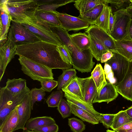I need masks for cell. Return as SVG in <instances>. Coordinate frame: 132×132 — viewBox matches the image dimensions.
<instances>
[{
  "label": "cell",
  "instance_id": "obj_1",
  "mask_svg": "<svg viewBox=\"0 0 132 132\" xmlns=\"http://www.w3.org/2000/svg\"><path fill=\"white\" fill-rule=\"evenodd\" d=\"M54 44L43 41L17 46L16 55L42 64L51 69L71 68L62 58Z\"/></svg>",
  "mask_w": 132,
  "mask_h": 132
},
{
  "label": "cell",
  "instance_id": "obj_2",
  "mask_svg": "<svg viewBox=\"0 0 132 132\" xmlns=\"http://www.w3.org/2000/svg\"><path fill=\"white\" fill-rule=\"evenodd\" d=\"M36 0H1L0 10L8 13L12 21L20 23L26 22L35 16L39 6Z\"/></svg>",
  "mask_w": 132,
  "mask_h": 132
},
{
  "label": "cell",
  "instance_id": "obj_3",
  "mask_svg": "<svg viewBox=\"0 0 132 132\" xmlns=\"http://www.w3.org/2000/svg\"><path fill=\"white\" fill-rule=\"evenodd\" d=\"M30 90L27 87L18 94L14 95L5 87L0 88V125L9 113L22 103Z\"/></svg>",
  "mask_w": 132,
  "mask_h": 132
},
{
  "label": "cell",
  "instance_id": "obj_4",
  "mask_svg": "<svg viewBox=\"0 0 132 132\" xmlns=\"http://www.w3.org/2000/svg\"><path fill=\"white\" fill-rule=\"evenodd\" d=\"M18 60L23 73L33 80L40 82L54 79L52 69L46 66L21 56Z\"/></svg>",
  "mask_w": 132,
  "mask_h": 132
},
{
  "label": "cell",
  "instance_id": "obj_5",
  "mask_svg": "<svg viewBox=\"0 0 132 132\" xmlns=\"http://www.w3.org/2000/svg\"><path fill=\"white\" fill-rule=\"evenodd\" d=\"M68 50L74 69L82 73L91 71L95 62L93 61L94 56L89 48L81 51L73 43Z\"/></svg>",
  "mask_w": 132,
  "mask_h": 132
},
{
  "label": "cell",
  "instance_id": "obj_6",
  "mask_svg": "<svg viewBox=\"0 0 132 132\" xmlns=\"http://www.w3.org/2000/svg\"><path fill=\"white\" fill-rule=\"evenodd\" d=\"M11 23L8 38L17 46L42 41L21 23L12 21Z\"/></svg>",
  "mask_w": 132,
  "mask_h": 132
},
{
  "label": "cell",
  "instance_id": "obj_7",
  "mask_svg": "<svg viewBox=\"0 0 132 132\" xmlns=\"http://www.w3.org/2000/svg\"><path fill=\"white\" fill-rule=\"evenodd\" d=\"M115 23L110 35L116 40L128 39V31L131 16L127 9L119 10L113 12Z\"/></svg>",
  "mask_w": 132,
  "mask_h": 132
},
{
  "label": "cell",
  "instance_id": "obj_8",
  "mask_svg": "<svg viewBox=\"0 0 132 132\" xmlns=\"http://www.w3.org/2000/svg\"><path fill=\"white\" fill-rule=\"evenodd\" d=\"M20 23L43 41L57 46L63 45L57 36L52 31H48L39 24L30 21Z\"/></svg>",
  "mask_w": 132,
  "mask_h": 132
},
{
  "label": "cell",
  "instance_id": "obj_9",
  "mask_svg": "<svg viewBox=\"0 0 132 132\" xmlns=\"http://www.w3.org/2000/svg\"><path fill=\"white\" fill-rule=\"evenodd\" d=\"M113 52V56L105 63L111 67L116 80V84L121 82L124 78L128 69L129 61L119 53Z\"/></svg>",
  "mask_w": 132,
  "mask_h": 132
},
{
  "label": "cell",
  "instance_id": "obj_10",
  "mask_svg": "<svg viewBox=\"0 0 132 132\" xmlns=\"http://www.w3.org/2000/svg\"><path fill=\"white\" fill-rule=\"evenodd\" d=\"M61 24V27L68 32L71 30L78 31L86 29L90 25V23L78 17L66 13L56 12Z\"/></svg>",
  "mask_w": 132,
  "mask_h": 132
},
{
  "label": "cell",
  "instance_id": "obj_11",
  "mask_svg": "<svg viewBox=\"0 0 132 132\" xmlns=\"http://www.w3.org/2000/svg\"><path fill=\"white\" fill-rule=\"evenodd\" d=\"M85 31L88 35L94 38L109 50L112 52L116 50L115 40L103 29L91 24Z\"/></svg>",
  "mask_w": 132,
  "mask_h": 132
},
{
  "label": "cell",
  "instance_id": "obj_12",
  "mask_svg": "<svg viewBox=\"0 0 132 132\" xmlns=\"http://www.w3.org/2000/svg\"><path fill=\"white\" fill-rule=\"evenodd\" d=\"M17 46L8 38L6 42L0 49V81H1L6 67L16 55Z\"/></svg>",
  "mask_w": 132,
  "mask_h": 132
},
{
  "label": "cell",
  "instance_id": "obj_13",
  "mask_svg": "<svg viewBox=\"0 0 132 132\" xmlns=\"http://www.w3.org/2000/svg\"><path fill=\"white\" fill-rule=\"evenodd\" d=\"M83 97V101L93 106V101L97 92L95 84L91 76L85 78L78 77Z\"/></svg>",
  "mask_w": 132,
  "mask_h": 132
},
{
  "label": "cell",
  "instance_id": "obj_14",
  "mask_svg": "<svg viewBox=\"0 0 132 132\" xmlns=\"http://www.w3.org/2000/svg\"><path fill=\"white\" fill-rule=\"evenodd\" d=\"M17 110L19 121L14 131L20 129H25V125L30 118L32 110L30 93L26 95L21 103L17 106Z\"/></svg>",
  "mask_w": 132,
  "mask_h": 132
},
{
  "label": "cell",
  "instance_id": "obj_15",
  "mask_svg": "<svg viewBox=\"0 0 132 132\" xmlns=\"http://www.w3.org/2000/svg\"><path fill=\"white\" fill-rule=\"evenodd\" d=\"M114 85L118 93L132 101V60L129 61L128 69L122 80Z\"/></svg>",
  "mask_w": 132,
  "mask_h": 132
},
{
  "label": "cell",
  "instance_id": "obj_16",
  "mask_svg": "<svg viewBox=\"0 0 132 132\" xmlns=\"http://www.w3.org/2000/svg\"><path fill=\"white\" fill-rule=\"evenodd\" d=\"M118 93L114 85L109 82L96 94L93 101V103L103 102L107 103L113 101L118 96Z\"/></svg>",
  "mask_w": 132,
  "mask_h": 132
},
{
  "label": "cell",
  "instance_id": "obj_17",
  "mask_svg": "<svg viewBox=\"0 0 132 132\" xmlns=\"http://www.w3.org/2000/svg\"><path fill=\"white\" fill-rule=\"evenodd\" d=\"M64 96L69 103L75 105L80 108L89 113L95 117L99 122L101 113L96 111L93 106L90 105L77 97L70 94L64 93Z\"/></svg>",
  "mask_w": 132,
  "mask_h": 132
},
{
  "label": "cell",
  "instance_id": "obj_18",
  "mask_svg": "<svg viewBox=\"0 0 132 132\" xmlns=\"http://www.w3.org/2000/svg\"><path fill=\"white\" fill-rule=\"evenodd\" d=\"M12 18L7 12L1 10L0 19V47L7 42L8 33L11 26Z\"/></svg>",
  "mask_w": 132,
  "mask_h": 132
},
{
  "label": "cell",
  "instance_id": "obj_19",
  "mask_svg": "<svg viewBox=\"0 0 132 132\" xmlns=\"http://www.w3.org/2000/svg\"><path fill=\"white\" fill-rule=\"evenodd\" d=\"M75 0H36L39 5L37 10L55 12L56 9L68 4L75 2Z\"/></svg>",
  "mask_w": 132,
  "mask_h": 132
},
{
  "label": "cell",
  "instance_id": "obj_20",
  "mask_svg": "<svg viewBox=\"0 0 132 132\" xmlns=\"http://www.w3.org/2000/svg\"><path fill=\"white\" fill-rule=\"evenodd\" d=\"M18 121L17 106L6 117L0 125V132H13L18 124Z\"/></svg>",
  "mask_w": 132,
  "mask_h": 132
},
{
  "label": "cell",
  "instance_id": "obj_21",
  "mask_svg": "<svg viewBox=\"0 0 132 132\" xmlns=\"http://www.w3.org/2000/svg\"><path fill=\"white\" fill-rule=\"evenodd\" d=\"M74 5L81 15L95 6L100 4L108 5L107 0H77L74 2Z\"/></svg>",
  "mask_w": 132,
  "mask_h": 132
},
{
  "label": "cell",
  "instance_id": "obj_22",
  "mask_svg": "<svg viewBox=\"0 0 132 132\" xmlns=\"http://www.w3.org/2000/svg\"><path fill=\"white\" fill-rule=\"evenodd\" d=\"M55 123L54 119L51 117L32 118L27 121L25 125V128L28 130H33L38 127Z\"/></svg>",
  "mask_w": 132,
  "mask_h": 132
},
{
  "label": "cell",
  "instance_id": "obj_23",
  "mask_svg": "<svg viewBox=\"0 0 132 132\" xmlns=\"http://www.w3.org/2000/svg\"><path fill=\"white\" fill-rule=\"evenodd\" d=\"M111 8L108 5H105L100 15L90 24L95 25L103 29L109 34V20L110 12Z\"/></svg>",
  "mask_w": 132,
  "mask_h": 132
},
{
  "label": "cell",
  "instance_id": "obj_24",
  "mask_svg": "<svg viewBox=\"0 0 132 132\" xmlns=\"http://www.w3.org/2000/svg\"><path fill=\"white\" fill-rule=\"evenodd\" d=\"M116 49L114 52L119 53L129 61L132 60V40H115Z\"/></svg>",
  "mask_w": 132,
  "mask_h": 132
},
{
  "label": "cell",
  "instance_id": "obj_25",
  "mask_svg": "<svg viewBox=\"0 0 132 132\" xmlns=\"http://www.w3.org/2000/svg\"><path fill=\"white\" fill-rule=\"evenodd\" d=\"M91 75L96 86L98 94L107 82L104 69L100 63L96 64L92 72Z\"/></svg>",
  "mask_w": 132,
  "mask_h": 132
},
{
  "label": "cell",
  "instance_id": "obj_26",
  "mask_svg": "<svg viewBox=\"0 0 132 132\" xmlns=\"http://www.w3.org/2000/svg\"><path fill=\"white\" fill-rule=\"evenodd\" d=\"M74 44L82 51L89 48L90 41L89 36L85 32H79L69 35Z\"/></svg>",
  "mask_w": 132,
  "mask_h": 132
},
{
  "label": "cell",
  "instance_id": "obj_27",
  "mask_svg": "<svg viewBox=\"0 0 132 132\" xmlns=\"http://www.w3.org/2000/svg\"><path fill=\"white\" fill-rule=\"evenodd\" d=\"M56 12H53L37 10L35 16L52 25L61 27V24L56 13Z\"/></svg>",
  "mask_w": 132,
  "mask_h": 132
},
{
  "label": "cell",
  "instance_id": "obj_28",
  "mask_svg": "<svg viewBox=\"0 0 132 132\" xmlns=\"http://www.w3.org/2000/svg\"><path fill=\"white\" fill-rule=\"evenodd\" d=\"M5 87L14 95H16L26 88V81L21 78L8 79Z\"/></svg>",
  "mask_w": 132,
  "mask_h": 132
},
{
  "label": "cell",
  "instance_id": "obj_29",
  "mask_svg": "<svg viewBox=\"0 0 132 132\" xmlns=\"http://www.w3.org/2000/svg\"><path fill=\"white\" fill-rule=\"evenodd\" d=\"M69 103L70 106L71 113L75 116L79 118L83 121L88 122L93 125L99 123V121L89 113L72 103Z\"/></svg>",
  "mask_w": 132,
  "mask_h": 132
},
{
  "label": "cell",
  "instance_id": "obj_30",
  "mask_svg": "<svg viewBox=\"0 0 132 132\" xmlns=\"http://www.w3.org/2000/svg\"><path fill=\"white\" fill-rule=\"evenodd\" d=\"M76 76L61 89L64 93H67L83 100V97Z\"/></svg>",
  "mask_w": 132,
  "mask_h": 132
},
{
  "label": "cell",
  "instance_id": "obj_31",
  "mask_svg": "<svg viewBox=\"0 0 132 132\" xmlns=\"http://www.w3.org/2000/svg\"><path fill=\"white\" fill-rule=\"evenodd\" d=\"M89 36L90 41L89 48L95 59L97 61H101L102 55L109 50L94 38Z\"/></svg>",
  "mask_w": 132,
  "mask_h": 132
},
{
  "label": "cell",
  "instance_id": "obj_32",
  "mask_svg": "<svg viewBox=\"0 0 132 132\" xmlns=\"http://www.w3.org/2000/svg\"><path fill=\"white\" fill-rule=\"evenodd\" d=\"M132 121V118L127 114L126 110H121L116 114L111 128L113 130Z\"/></svg>",
  "mask_w": 132,
  "mask_h": 132
},
{
  "label": "cell",
  "instance_id": "obj_33",
  "mask_svg": "<svg viewBox=\"0 0 132 132\" xmlns=\"http://www.w3.org/2000/svg\"><path fill=\"white\" fill-rule=\"evenodd\" d=\"M62 70V74L58 77L57 90H61L76 76L77 72L75 69H63Z\"/></svg>",
  "mask_w": 132,
  "mask_h": 132
},
{
  "label": "cell",
  "instance_id": "obj_34",
  "mask_svg": "<svg viewBox=\"0 0 132 132\" xmlns=\"http://www.w3.org/2000/svg\"><path fill=\"white\" fill-rule=\"evenodd\" d=\"M105 4L99 5L93 8L81 15L79 18L86 20L90 23L95 21L101 14Z\"/></svg>",
  "mask_w": 132,
  "mask_h": 132
},
{
  "label": "cell",
  "instance_id": "obj_35",
  "mask_svg": "<svg viewBox=\"0 0 132 132\" xmlns=\"http://www.w3.org/2000/svg\"><path fill=\"white\" fill-rule=\"evenodd\" d=\"M62 90L53 92L47 98L46 102L50 107H57L63 98V93Z\"/></svg>",
  "mask_w": 132,
  "mask_h": 132
},
{
  "label": "cell",
  "instance_id": "obj_36",
  "mask_svg": "<svg viewBox=\"0 0 132 132\" xmlns=\"http://www.w3.org/2000/svg\"><path fill=\"white\" fill-rule=\"evenodd\" d=\"M45 92L41 87L40 88H35L30 90V95L32 110H33L34 105L36 102H40L44 99V97L46 95Z\"/></svg>",
  "mask_w": 132,
  "mask_h": 132
},
{
  "label": "cell",
  "instance_id": "obj_37",
  "mask_svg": "<svg viewBox=\"0 0 132 132\" xmlns=\"http://www.w3.org/2000/svg\"><path fill=\"white\" fill-rule=\"evenodd\" d=\"M68 125L73 132H82L85 129L86 125L83 121L75 117L68 119Z\"/></svg>",
  "mask_w": 132,
  "mask_h": 132
},
{
  "label": "cell",
  "instance_id": "obj_38",
  "mask_svg": "<svg viewBox=\"0 0 132 132\" xmlns=\"http://www.w3.org/2000/svg\"><path fill=\"white\" fill-rule=\"evenodd\" d=\"M57 109L63 118L69 117L71 115L70 105L67 101L63 98L57 107Z\"/></svg>",
  "mask_w": 132,
  "mask_h": 132
},
{
  "label": "cell",
  "instance_id": "obj_39",
  "mask_svg": "<svg viewBox=\"0 0 132 132\" xmlns=\"http://www.w3.org/2000/svg\"><path fill=\"white\" fill-rule=\"evenodd\" d=\"M111 5V8L114 7L117 11L123 9H126L131 3L130 0H107Z\"/></svg>",
  "mask_w": 132,
  "mask_h": 132
},
{
  "label": "cell",
  "instance_id": "obj_40",
  "mask_svg": "<svg viewBox=\"0 0 132 132\" xmlns=\"http://www.w3.org/2000/svg\"><path fill=\"white\" fill-rule=\"evenodd\" d=\"M115 114L100 113L99 122L107 128L111 127L113 123Z\"/></svg>",
  "mask_w": 132,
  "mask_h": 132
},
{
  "label": "cell",
  "instance_id": "obj_41",
  "mask_svg": "<svg viewBox=\"0 0 132 132\" xmlns=\"http://www.w3.org/2000/svg\"><path fill=\"white\" fill-rule=\"evenodd\" d=\"M57 49L63 59L65 62L72 65L71 56L67 47L65 45L57 46Z\"/></svg>",
  "mask_w": 132,
  "mask_h": 132
},
{
  "label": "cell",
  "instance_id": "obj_42",
  "mask_svg": "<svg viewBox=\"0 0 132 132\" xmlns=\"http://www.w3.org/2000/svg\"><path fill=\"white\" fill-rule=\"evenodd\" d=\"M104 71L106 79L110 83L115 84L116 80L114 77V74L111 66L108 64L105 63Z\"/></svg>",
  "mask_w": 132,
  "mask_h": 132
},
{
  "label": "cell",
  "instance_id": "obj_43",
  "mask_svg": "<svg viewBox=\"0 0 132 132\" xmlns=\"http://www.w3.org/2000/svg\"><path fill=\"white\" fill-rule=\"evenodd\" d=\"M41 88L45 91L51 92L58 85L57 81L52 80L43 81L40 82Z\"/></svg>",
  "mask_w": 132,
  "mask_h": 132
},
{
  "label": "cell",
  "instance_id": "obj_44",
  "mask_svg": "<svg viewBox=\"0 0 132 132\" xmlns=\"http://www.w3.org/2000/svg\"><path fill=\"white\" fill-rule=\"evenodd\" d=\"M58 130V126L55 123L38 127L32 131L36 132H57Z\"/></svg>",
  "mask_w": 132,
  "mask_h": 132
},
{
  "label": "cell",
  "instance_id": "obj_45",
  "mask_svg": "<svg viewBox=\"0 0 132 132\" xmlns=\"http://www.w3.org/2000/svg\"><path fill=\"white\" fill-rule=\"evenodd\" d=\"M115 19L113 12L112 10H111L110 14L109 20V33L110 34L112 32L115 23Z\"/></svg>",
  "mask_w": 132,
  "mask_h": 132
},
{
  "label": "cell",
  "instance_id": "obj_46",
  "mask_svg": "<svg viewBox=\"0 0 132 132\" xmlns=\"http://www.w3.org/2000/svg\"><path fill=\"white\" fill-rule=\"evenodd\" d=\"M113 55V52L109 50L102 55L101 62L102 63H105L110 60Z\"/></svg>",
  "mask_w": 132,
  "mask_h": 132
},
{
  "label": "cell",
  "instance_id": "obj_47",
  "mask_svg": "<svg viewBox=\"0 0 132 132\" xmlns=\"http://www.w3.org/2000/svg\"><path fill=\"white\" fill-rule=\"evenodd\" d=\"M131 129H132V121L124 125L116 130H127Z\"/></svg>",
  "mask_w": 132,
  "mask_h": 132
},
{
  "label": "cell",
  "instance_id": "obj_48",
  "mask_svg": "<svg viewBox=\"0 0 132 132\" xmlns=\"http://www.w3.org/2000/svg\"><path fill=\"white\" fill-rule=\"evenodd\" d=\"M128 39L132 40V17L131 16L128 28Z\"/></svg>",
  "mask_w": 132,
  "mask_h": 132
},
{
  "label": "cell",
  "instance_id": "obj_49",
  "mask_svg": "<svg viewBox=\"0 0 132 132\" xmlns=\"http://www.w3.org/2000/svg\"><path fill=\"white\" fill-rule=\"evenodd\" d=\"M127 114L132 118V105L126 110Z\"/></svg>",
  "mask_w": 132,
  "mask_h": 132
},
{
  "label": "cell",
  "instance_id": "obj_50",
  "mask_svg": "<svg viewBox=\"0 0 132 132\" xmlns=\"http://www.w3.org/2000/svg\"><path fill=\"white\" fill-rule=\"evenodd\" d=\"M115 131L117 132H132V129L127 130H116Z\"/></svg>",
  "mask_w": 132,
  "mask_h": 132
},
{
  "label": "cell",
  "instance_id": "obj_51",
  "mask_svg": "<svg viewBox=\"0 0 132 132\" xmlns=\"http://www.w3.org/2000/svg\"><path fill=\"white\" fill-rule=\"evenodd\" d=\"M127 11L131 17H132V9H127Z\"/></svg>",
  "mask_w": 132,
  "mask_h": 132
},
{
  "label": "cell",
  "instance_id": "obj_52",
  "mask_svg": "<svg viewBox=\"0 0 132 132\" xmlns=\"http://www.w3.org/2000/svg\"><path fill=\"white\" fill-rule=\"evenodd\" d=\"M22 132H36L32 130H28L26 129L23 130Z\"/></svg>",
  "mask_w": 132,
  "mask_h": 132
},
{
  "label": "cell",
  "instance_id": "obj_53",
  "mask_svg": "<svg viewBox=\"0 0 132 132\" xmlns=\"http://www.w3.org/2000/svg\"><path fill=\"white\" fill-rule=\"evenodd\" d=\"M126 9H132V3H130L129 6Z\"/></svg>",
  "mask_w": 132,
  "mask_h": 132
},
{
  "label": "cell",
  "instance_id": "obj_54",
  "mask_svg": "<svg viewBox=\"0 0 132 132\" xmlns=\"http://www.w3.org/2000/svg\"><path fill=\"white\" fill-rule=\"evenodd\" d=\"M106 132H117L116 131L113 130H111L108 129L106 130Z\"/></svg>",
  "mask_w": 132,
  "mask_h": 132
},
{
  "label": "cell",
  "instance_id": "obj_55",
  "mask_svg": "<svg viewBox=\"0 0 132 132\" xmlns=\"http://www.w3.org/2000/svg\"><path fill=\"white\" fill-rule=\"evenodd\" d=\"M130 2L131 3H132V0H130Z\"/></svg>",
  "mask_w": 132,
  "mask_h": 132
}]
</instances>
